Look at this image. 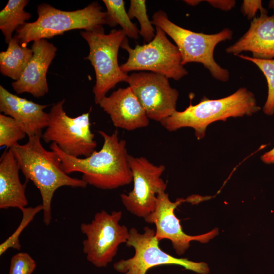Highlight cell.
Returning a JSON list of instances; mask_svg holds the SVG:
<instances>
[{
  "instance_id": "1",
  "label": "cell",
  "mask_w": 274,
  "mask_h": 274,
  "mask_svg": "<svg viewBox=\"0 0 274 274\" xmlns=\"http://www.w3.org/2000/svg\"><path fill=\"white\" fill-rule=\"evenodd\" d=\"M98 133L103 138L102 146L87 157L70 156L54 142L50 148L58 155L66 174L82 173V179L88 185L102 190H113L130 184L132 176L126 141L119 140L117 130L112 134L102 130Z\"/></svg>"
},
{
  "instance_id": "2",
  "label": "cell",
  "mask_w": 274,
  "mask_h": 274,
  "mask_svg": "<svg viewBox=\"0 0 274 274\" xmlns=\"http://www.w3.org/2000/svg\"><path fill=\"white\" fill-rule=\"evenodd\" d=\"M42 136H28L23 145L19 144L10 149L13 152L26 181H31L39 190L43 207V221L49 225L52 220V200L56 190L62 186L73 188L87 187L82 179L72 178L66 174L57 154L45 149Z\"/></svg>"
},
{
  "instance_id": "3",
  "label": "cell",
  "mask_w": 274,
  "mask_h": 274,
  "mask_svg": "<svg viewBox=\"0 0 274 274\" xmlns=\"http://www.w3.org/2000/svg\"><path fill=\"white\" fill-rule=\"evenodd\" d=\"M261 108L255 95L245 87L223 98L210 99L204 96L199 103L190 105L183 111H176L160 123L168 131L191 127L198 140L203 139L207 127L217 121L230 117L251 116Z\"/></svg>"
},
{
  "instance_id": "4",
  "label": "cell",
  "mask_w": 274,
  "mask_h": 274,
  "mask_svg": "<svg viewBox=\"0 0 274 274\" xmlns=\"http://www.w3.org/2000/svg\"><path fill=\"white\" fill-rule=\"evenodd\" d=\"M37 19L25 22L15 31L13 38L22 47L31 42L50 39L73 29L88 31L104 24L108 25L106 12L94 2L85 8L67 11L56 9L46 4L38 6Z\"/></svg>"
},
{
  "instance_id": "5",
  "label": "cell",
  "mask_w": 274,
  "mask_h": 274,
  "mask_svg": "<svg viewBox=\"0 0 274 274\" xmlns=\"http://www.w3.org/2000/svg\"><path fill=\"white\" fill-rule=\"evenodd\" d=\"M151 22L174 40L181 55L183 65L190 62L200 63L215 79L223 82L228 80V71L217 63L214 52L217 44L232 39L233 32L230 29L226 28L214 34L194 32L171 21L161 10L153 14Z\"/></svg>"
},
{
  "instance_id": "6",
  "label": "cell",
  "mask_w": 274,
  "mask_h": 274,
  "mask_svg": "<svg viewBox=\"0 0 274 274\" xmlns=\"http://www.w3.org/2000/svg\"><path fill=\"white\" fill-rule=\"evenodd\" d=\"M80 35L89 47L85 59L90 61L94 69L96 81L93 92L98 105L110 90L128 79L129 75L121 71L118 62L119 48L127 36L122 29H114L106 34L103 26L82 31Z\"/></svg>"
},
{
  "instance_id": "7",
  "label": "cell",
  "mask_w": 274,
  "mask_h": 274,
  "mask_svg": "<svg viewBox=\"0 0 274 274\" xmlns=\"http://www.w3.org/2000/svg\"><path fill=\"white\" fill-rule=\"evenodd\" d=\"M166 33L155 26V36L150 42L143 45L137 44L134 48L129 45L127 38L121 48L128 54L127 61L121 64V71H150L167 78L179 80L188 74L182 64V57L177 46L166 37Z\"/></svg>"
},
{
  "instance_id": "8",
  "label": "cell",
  "mask_w": 274,
  "mask_h": 274,
  "mask_svg": "<svg viewBox=\"0 0 274 274\" xmlns=\"http://www.w3.org/2000/svg\"><path fill=\"white\" fill-rule=\"evenodd\" d=\"M155 235V230L148 226L144 228L143 233L131 228L126 245L134 249V254L131 258L115 263L114 268L123 274H146L149 269L157 266L177 265L198 274L210 272L209 266L205 262L177 258L163 251Z\"/></svg>"
},
{
  "instance_id": "9",
  "label": "cell",
  "mask_w": 274,
  "mask_h": 274,
  "mask_svg": "<svg viewBox=\"0 0 274 274\" xmlns=\"http://www.w3.org/2000/svg\"><path fill=\"white\" fill-rule=\"evenodd\" d=\"M65 99L53 105L49 113L48 126L42 134L45 143L52 142L65 154L75 157L90 156L97 146L90 130L91 109L76 117H71L63 109Z\"/></svg>"
},
{
  "instance_id": "10",
  "label": "cell",
  "mask_w": 274,
  "mask_h": 274,
  "mask_svg": "<svg viewBox=\"0 0 274 274\" xmlns=\"http://www.w3.org/2000/svg\"><path fill=\"white\" fill-rule=\"evenodd\" d=\"M121 211L110 213L105 210L96 213L90 223L80 225L86 236L83 241V252L87 260L97 267H105L117 255L119 246L126 243L129 230L119 222Z\"/></svg>"
},
{
  "instance_id": "11",
  "label": "cell",
  "mask_w": 274,
  "mask_h": 274,
  "mask_svg": "<svg viewBox=\"0 0 274 274\" xmlns=\"http://www.w3.org/2000/svg\"><path fill=\"white\" fill-rule=\"evenodd\" d=\"M128 160L133 187L128 193H122L120 198L127 211L144 219L155 210L158 194L165 191L166 184L161 178L165 167L144 157L129 155Z\"/></svg>"
},
{
  "instance_id": "12",
  "label": "cell",
  "mask_w": 274,
  "mask_h": 274,
  "mask_svg": "<svg viewBox=\"0 0 274 274\" xmlns=\"http://www.w3.org/2000/svg\"><path fill=\"white\" fill-rule=\"evenodd\" d=\"M146 111L149 119L160 122L176 110L179 92L168 78L146 72L133 73L126 81Z\"/></svg>"
},
{
  "instance_id": "13",
  "label": "cell",
  "mask_w": 274,
  "mask_h": 274,
  "mask_svg": "<svg viewBox=\"0 0 274 274\" xmlns=\"http://www.w3.org/2000/svg\"><path fill=\"white\" fill-rule=\"evenodd\" d=\"M187 200L189 201V199L179 198L173 202L167 193L161 192L157 195L155 210L144 218L147 223L155 225L156 239L159 242L163 239L170 241L174 249L179 255L183 254L189 248L190 242L195 241L206 243L219 233L217 228L197 235H190L183 231L175 210L181 203Z\"/></svg>"
},
{
  "instance_id": "14",
  "label": "cell",
  "mask_w": 274,
  "mask_h": 274,
  "mask_svg": "<svg viewBox=\"0 0 274 274\" xmlns=\"http://www.w3.org/2000/svg\"><path fill=\"white\" fill-rule=\"evenodd\" d=\"M33 55L20 78L12 83L17 94L29 93L39 98L49 90L47 73L56 55L57 48L46 39L33 42Z\"/></svg>"
},
{
  "instance_id": "15",
  "label": "cell",
  "mask_w": 274,
  "mask_h": 274,
  "mask_svg": "<svg viewBox=\"0 0 274 274\" xmlns=\"http://www.w3.org/2000/svg\"><path fill=\"white\" fill-rule=\"evenodd\" d=\"M98 105L117 128L133 130L149 124L145 110L129 86L120 88L106 96Z\"/></svg>"
},
{
  "instance_id": "16",
  "label": "cell",
  "mask_w": 274,
  "mask_h": 274,
  "mask_svg": "<svg viewBox=\"0 0 274 274\" xmlns=\"http://www.w3.org/2000/svg\"><path fill=\"white\" fill-rule=\"evenodd\" d=\"M266 9L254 18L247 31L233 45L227 47V53L239 55L244 51L252 53L260 59L274 58V14L268 15Z\"/></svg>"
},
{
  "instance_id": "17",
  "label": "cell",
  "mask_w": 274,
  "mask_h": 274,
  "mask_svg": "<svg viewBox=\"0 0 274 274\" xmlns=\"http://www.w3.org/2000/svg\"><path fill=\"white\" fill-rule=\"evenodd\" d=\"M19 166L10 149L5 150L0 159V209L26 207V183L22 184L19 176Z\"/></svg>"
},
{
  "instance_id": "18",
  "label": "cell",
  "mask_w": 274,
  "mask_h": 274,
  "mask_svg": "<svg viewBox=\"0 0 274 274\" xmlns=\"http://www.w3.org/2000/svg\"><path fill=\"white\" fill-rule=\"evenodd\" d=\"M31 48L21 46L13 38L7 50L0 53V72L5 76L18 80L33 55Z\"/></svg>"
},
{
  "instance_id": "19",
  "label": "cell",
  "mask_w": 274,
  "mask_h": 274,
  "mask_svg": "<svg viewBox=\"0 0 274 274\" xmlns=\"http://www.w3.org/2000/svg\"><path fill=\"white\" fill-rule=\"evenodd\" d=\"M19 107L16 120L19 122L28 136L40 135L42 136V129L49 124V113L44 109L49 105H41L24 98L19 97Z\"/></svg>"
},
{
  "instance_id": "20",
  "label": "cell",
  "mask_w": 274,
  "mask_h": 274,
  "mask_svg": "<svg viewBox=\"0 0 274 274\" xmlns=\"http://www.w3.org/2000/svg\"><path fill=\"white\" fill-rule=\"evenodd\" d=\"M28 2L27 0H9L1 11L0 29L6 43L9 44L13 38L14 31L31 17L30 13L24 11Z\"/></svg>"
},
{
  "instance_id": "21",
  "label": "cell",
  "mask_w": 274,
  "mask_h": 274,
  "mask_svg": "<svg viewBox=\"0 0 274 274\" xmlns=\"http://www.w3.org/2000/svg\"><path fill=\"white\" fill-rule=\"evenodd\" d=\"M107 8L108 25L115 27L120 25L122 29L129 38L137 40L139 38V30L129 18L125 8L123 0H103Z\"/></svg>"
},
{
  "instance_id": "22",
  "label": "cell",
  "mask_w": 274,
  "mask_h": 274,
  "mask_svg": "<svg viewBox=\"0 0 274 274\" xmlns=\"http://www.w3.org/2000/svg\"><path fill=\"white\" fill-rule=\"evenodd\" d=\"M241 58L252 62L263 73L266 78L268 92L263 111L268 116L274 114V59H260L244 55H238Z\"/></svg>"
},
{
  "instance_id": "23",
  "label": "cell",
  "mask_w": 274,
  "mask_h": 274,
  "mask_svg": "<svg viewBox=\"0 0 274 274\" xmlns=\"http://www.w3.org/2000/svg\"><path fill=\"white\" fill-rule=\"evenodd\" d=\"M26 133L21 124L5 114H0V146L10 149L24 139Z\"/></svg>"
},
{
  "instance_id": "24",
  "label": "cell",
  "mask_w": 274,
  "mask_h": 274,
  "mask_svg": "<svg viewBox=\"0 0 274 274\" xmlns=\"http://www.w3.org/2000/svg\"><path fill=\"white\" fill-rule=\"evenodd\" d=\"M22 213L21 221L13 234L0 245V255H3L10 248L20 250L21 244L19 236L24 229L33 220L37 214L43 211L42 204L35 207H25L20 209Z\"/></svg>"
},
{
  "instance_id": "25",
  "label": "cell",
  "mask_w": 274,
  "mask_h": 274,
  "mask_svg": "<svg viewBox=\"0 0 274 274\" xmlns=\"http://www.w3.org/2000/svg\"><path fill=\"white\" fill-rule=\"evenodd\" d=\"M127 13L130 19L135 17L139 21L140 25L139 35L144 41L147 43L152 41L155 36V30L147 14L146 1L131 0Z\"/></svg>"
},
{
  "instance_id": "26",
  "label": "cell",
  "mask_w": 274,
  "mask_h": 274,
  "mask_svg": "<svg viewBox=\"0 0 274 274\" xmlns=\"http://www.w3.org/2000/svg\"><path fill=\"white\" fill-rule=\"evenodd\" d=\"M36 266V261L29 254L19 252L11 259L9 274H31Z\"/></svg>"
},
{
  "instance_id": "27",
  "label": "cell",
  "mask_w": 274,
  "mask_h": 274,
  "mask_svg": "<svg viewBox=\"0 0 274 274\" xmlns=\"http://www.w3.org/2000/svg\"><path fill=\"white\" fill-rule=\"evenodd\" d=\"M266 10L262 7V2L260 0H244L241 6V11L248 19H253L255 17L257 12H260Z\"/></svg>"
},
{
  "instance_id": "28",
  "label": "cell",
  "mask_w": 274,
  "mask_h": 274,
  "mask_svg": "<svg viewBox=\"0 0 274 274\" xmlns=\"http://www.w3.org/2000/svg\"><path fill=\"white\" fill-rule=\"evenodd\" d=\"M210 5L223 11H229L234 7L236 2L234 0H208Z\"/></svg>"
},
{
  "instance_id": "29",
  "label": "cell",
  "mask_w": 274,
  "mask_h": 274,
  "mask_svg": "<svg viewBox=\"0 0 274 274\" xmlns=\"http://www.w3.org/2000/svg\"><path fill=\"white\" fill-rule=\"evenodd\" d=\"M261 161L267 164H274V147L261 156Z\"/></svg>"
},
{
  "instance_id": "30",
  "label": "cell",
  "mask_w": 274,
  "mask_h": 274,
  "mask_svg": "<svg viewBox=\"0 0 274 274\" xmlns=\"http://www.w3.org/2000/svg\"><path fill=\"white\" fill-rule=\"evenodd\" d=\"M184 2L191 6H195L199 4L202 1L200 0H186Z\"/></svg>"
},
{
  "instance_id": "31",
  "label": "cell",
  "mask_w": 274,
  "mask_h": 274,
  "mask_svg": "<svg viewBox=\"0 0 274 274\" xmlns=\"http://www.w3.org/2000/svg\"><path fill=\"white\" fill-rule=\"evenodd\" d=\"M269 8L272 9L274 11V0L270 1L268 4Z\"/></svg>"
}]
</instances>
